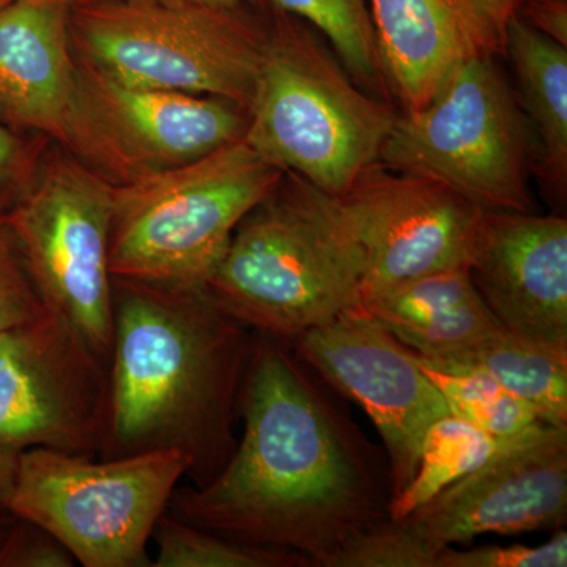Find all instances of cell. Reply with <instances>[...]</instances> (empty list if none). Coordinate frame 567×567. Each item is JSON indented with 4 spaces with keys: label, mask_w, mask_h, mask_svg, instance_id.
Listing matches in <instances>:
<instances>
[{
    "label": "cell",
    "mask_w": 567,
    "mask_h": 567,
    "mask_svg": "<svg viewBox=\"0 0 567 567\" xmlns=\"http://www.w3.org/2000/svg\"><path fill=\"white\" fill-rule=\"evenodd\" d=\"M153 539V567H308V559L281 548L251 546L186 524L164 513Z\"/></svg>",
    "instance_id": "603a6c76"
},
{
    "label": "cell",
    "mask_w": 567,
    "mask_h": 567,
    "mask_svg": "<svg viewBox=\"0 0 567 567\" xmlns=\"http://www.w3.org/2000/svg\"><path fill=\"white\" fill-rule=\"evenodd\" d=\"M11 2H13V0H0V9H3V7L9 6Z\"/></svg>",
    "instance_id": "e575fe53"
},
{
    "label": "cell",
    "mask_w": 567,
    "mask_h": 567,
    "mask_svg": "<svg viewBox=\"0 0 567 567\" xmlns=\"http://www.w3.org/2000/svg\"><path fill=\"white\" fill-rule=\"evenodd\" d=\"M514 14L537 32L567 47V0H525Z\"/></svg>",
    "instance_id": "f546056e"
},
{
    "label": "cell",
    "mask_w": 567,
    "mask_h": 567,
    "mask_svg": "<svg viewBox=\"0 0 567 567\" xmlns=\"http://www.w3.org/2000/svg\"><path fill=\"white\" fill-rule=\"evenodd\" d=\"M468 271L506 331L567 354L565 216L484 213Z\"/></svg>",
    "instance_id": "9a60e30c"
},
{
    "label": "cell",
    "mask_w": 567,
    "mask_h": 567,
    "mask_svg": "<svg viewBox=\"0 0 567 567\" xmlns=\"http://www.w3.org/2000/svg\"><path fill=\"white\" fill-rule=\"evenodd\" d=\"M73 0H13L0 9V121L62 140L78 87Z\"/></svg>",
    "instance_id": "e0dca14e"
},
{
    "label": "cell",
    "mask_w": 567,
    "mask_h": 567,
    "mask_svg": "<svg viewBox=\"0 0 567 567\" xmlns=\"http://www.w3.org/2000/svg\"><path fill=\"white\" fill-rule=\"evenodd\" d=\"M37 447L21 458L9 511L84 567H148L156 522L189 462L178 451L117 458Z\"/></svg>",
    "instance_id": "52a82bcc"
},
{
    "label": "cell",
    "mask_w": 567,
    "mask_h": 567,
    "mask_svg": "<svg viewBox=\"0 0 567 567\" xmlns=\"http://www.w3.org/2000/svg\"><path fill=\"white\" fill-rule=\"evenodd\" d=\"M404 520L436 554L483 535L559 532L567 522V427L533 425Z\"/></svg>",
    "instance_id": "5bb4252c"
},
{
    "label": "cell",
    "mask_w": 567,
    "mask_h": 567,
    "mask_svg": "<svg viewBox=\"0 0 567 567\" xmlns=\"http://www.w3.org/2000/svg\"><path fill=\"white\" fill-rule=\"evenodd\" d=\"M106 388L107 364L54 312L0 336V511L28 451L99 454Z\"/></svg>",
    "instance_id": "8fae6325"
},
{
    "label": "cell",
    "mask_w": 567,
    "mask_h": 567,
    "mask_svg": "<svg viewBox=\"0 0 567 567\" xmlns=\"http://www.w3.org/2000/svg\"><path fill=\"white\" fill-rule=\"evenodd\" d=\"M495 59L461 63L424 107L398 114L379 163L443 183L486 212L532 213L529 125Z\"/></svg>",
    "instance_id": "ba28073f"
},
{
    "label": "cell",
    "mask_w": 567,
    "mask_h": 567,
    "mask_svg": "<svg viewBox=\"0 0 567 567\" xmlns=\"http://www.w3.org/2000/svg\"><path fill=\"white\" fill-rule=\"evenodd\" d=\"M388 91L421 110L461 63L505 55L506 32L477 0H368Z\"/></svg>",
    "instance_id": "2e32d148"
},
{
    "label": "cell",
    "mask_w": 567,
    "mask_h": 567,
    "mask_svg": "<svg viewBox=\"0 0 567 567\" xmlns=\"http://www.w3.org/2000/svg\"><path fill=\"white\" fill-rule=\"evenodd\" d=\"M59 147L112 186L132 185L245 137L249 115L216 96L137 87L78 61Z\"/></svg>",
    "instance_id": "30bf717a"
},
{
    "label": "cell",
    "mask_w": 567,
    "mask_h": 567,
    "mask_svg": "<svg viewBox=\"0 0 567 567\" xmlns=\"http://www.w3.org/2000/svg\"><path fill=\"white\" fill-rule=\"evenodd\" d=\"M100 458L178 451L203 487L233 456L235 417L256 333L205 287L114 279Z\"/></svg>",
    "instance_id": "7a4b0ae2"
},
{
    "label": "cell",
    "mask_w": 567,
    "mask_h": 567,
    "mask_svg": "<svg viewBox=\"0 0 567 567\" xmlns=\"http://www.w3.org/2000/svg\"><path fill=\"white\" fill-rule=\"evenodd\" d=\"M268 13L151 0L73 2L71 44L78 61L112 80L216 96L248 111Z\"/></svg>",
    "instance_id": "8992f818"
},
{
    "label": "cell",
    "mask_w": 567,
    "mask_h": 567,
    "mask_svg": "<svg viewBox=\"0 0 567 567\" xmlns=\"http://www.w3.org/2000/svg\"><path fill=\"white\" fill-rule=\"evenodd\" d=\"M284 173L245 137L132 185L112 186V278L207 286L235 229Z\"/></svg>",
    "instance_id": "5b68a950"
},
{
    "label": "cell",
    "mask_w": 567,
    "mask_h": 567,
    "mask_svg": "<svg viewBox=\"0 0 567 567\" xmlns=\"http://www.w3.org/2000/svg\"><path fill=\"white\" fill-rule=\"evenodd\" d=\"M28 265L6 226H0V336L48 315Z\"/></svg>",
    "instance_id": "4316f807"
},
{
    "label": "cell",
    "mask_w": 567,
    "mask_h": 567,
    "mask_svg": "<svg viewBox=\"0 0 567 567\" xmlns=\"http://www.w3.org/2000/svg\"><path fill=\"white\" fill-rule=\"evenodd\" d=\"M516 436L496 439L453 413L436 421L424 436L415 476L401 494L391 499L388 516H409L443 488L486 464Z\"/></svg>",
    "instance_id": "44dd1931"
},
{
    "label": "cell",
    "mask_w": 567,
    "mask_h": 567,
    "mask_svg": "<svg viewBox=\"0 0 567 567\" xmlns=\"http://www.w3.org/2000/svg\"><path fill=\"white\" fill-rule=\"evenodd\" d=\"M47 137L0 121V226L35 182L47 155Z\"/></svg>",
    "instance_id": "484cf974"
},
{
    "label": "cell",
    "mask_w": 567,
    "mask_h": 567,
    "mask_svg": "<svg viewBox=\"0 0 567 567\" xmlns=\"http://www.w3.org/2000/svg\"><path fill=\"white\" fill-rule=\"evenodd\" d=\"M436 551L404 518H380L350 537L328 567H435Z\"/></svg>",
    "instance_id": "d4e9b609"
},
{
    "label": "cell",
    "mask_w": 567,
    "mask_h": 567,
    "mask_svg": "<svg viewBox=\"0 0 567 567\" xmlns=\"http://www.w3.org/2000/svg\"><path fill=\"white\" fill-rule=\"evenodd\" d=\"M76 565L65 547L31 522L21 520L3 567H71Z\"/></svg>",
    "instance_id": "f1b7e54d"
},
{
    "label": "cell",
    "mask_w": 567,
    "mask_h": 567,
    "mask_svg": "<svg viewBox=\"0 0 567 567\" xmlns=\"http://www.w3.org/2000/svg\"><path fill=\"white\" fill-rule=\"evenodd\" d=\"M364 270L341 199L286 171L238 224L205 289L254 333L290 344L360 306Z\"/></svg>",
    "instance_id": "3957f363"
},
{
    "label": "cell",
    "mask_w": 567,
    "mask_h": 567,
    "mask_svg": "<svg viewBox=\"0 0 567 567\" xmlns=\"http://www.w3.org/2000/svg\"><path fill=\"white\" fill-rule=\"evenodd\" d=\"M20 524L21 518L13 516L11 513H6V511H0V567H3V561H6Z\"/></svg>",
    "instance_id": "1f68e13d"
},
{
    "label": "cell",
    "mask_w": 567,
    "mask_h": 567,
    "mask_svg": "<svg viewBox=\"0 0 567 567\" xmlns=\"http://www.w3.org/2000/svg\"><path fill=\"white\" fill-rule=\"evenodd\" d=\"M73 2H87V0H73ZM151 2L173 3V6H204L216 9L254 10L268 13L271 9L270 0H151Z\"/></svg>",
    "instance_id": "4dcf8cb0"
},
{
    "label": "cell",
    "mask_w": 567,
    "mask_h": 567,
    "mask_svg": "<svg viewBox=\"0 0 567 567\" xmlns=\"http://www.w3.org/2000/svg\"><path fill=\"white\" fill-rule=\"evenodd\" d=\"M505 55L513 62L528 125L536 130L537 175L558 203L567 192V47L513 14Z\"/></svg>",
    "instance_id": "d6986e66"
},
{
    "label": "cell",
    "mask_w": 567,
    "mask_h": 567,
    "mask_svg": "<svg viewBox=\"0 0 567 567\" xmlns=\"http://www.w3.org/2000/svg\"><path fill=\"white\" fill-rule=\"evenodd\" d=\"M415 354V353H413ZM421 364L440 371H475L491 375L532 406L544 423L567 427V354L532 344L499 330L475 346Z\"/></svg>",
    "instance_id": "ffe728a7"
},
{
    "label": "cell",
    "mask_w": 567,
    "mask_h": 567,
    "mask_svg": "<svg viewBox=\"0 0 567 567\" xmlns=\"http://www.w3.org/2000/svg\"><path fill=\"white\" fill-rule=\"evenodd\" d=\"M524 2H525V0H513V11H516L517 7L522 6V3H524Z\"/></svg>",
    "instance_id": "836d02e7"
},
{
    "label": "cell",
    "mask_w": 567,
    "mask_h": 567,
    "mask_svg": "<svg viewBox=\"0 0 567 567\" xmlns=\"http://www.w3.org/2000/svg\"><path fill=\"white\" fill-rule=\"evenodd\" d=\"M244 436L203 487L178 486L166 513L251 546L328 567L388 517L390 468L339 412L292 347L256 334L240 394Z\"/></svg>",
    "instance_id": "6da1fadb"
},
{
    "label": "cell",
    "mask_w": 567,
    "mask_h": 567,
    "mask_svg": "<svg viewBox=\"0 0 567 567\" xmlns=\"http://www.w3.org/2000/svg\"><path fill=\"white\" fill-rule=\"evenodd\" d=\"M111 223V183L62 147L47 152L31 189L3 221L44 308L63 317L104 364L114 341Z\"/></svg>",
    "instance_id": "9c48e42d"
},
{
    "label": "cell",
    "mask_w": 567,
    "mask_h": 567,
    "mask_svg": "<svg viewBox=\"0 0 567 567\" xmlns=\"http://www.w3.org/2000/svg\"><path fill=\"white\" fill-rule=\"evenodd\" d=\"M339 62L312 25L271 7L245 140L282 171L344 197L379 162L398 114Z\"/></svg>",
    "instance_id": "277c9868"
},
{
    "label": "cell",
    "mask_w": 567,
    "mask_h": 567,
    "mask_svg": "<svg viewBox=\"0 0 567 567\" xmlns=\"http://www.w3.org/2000/svg\"><path fill=\"white\" fill-rule=\"evenodd\" d=\"M361 308L423 360L461 352L503 328L477 292L468 267L401 284L365 298Z\"/></svg>",
    "instance_id": "ac0fdd59"
},
{
    "label": "cell",
    "mask_w": 567,
    "mask_h": 567,
    "mask_svg": "<svg viewBox=\"0 0 567 567\" xmlns=\"http://www.w3.org/2000/svg\"><path fill=\"white\" fill-rule=\"evenodd\" d=\"M421 365L445 398L451 413L488 435L513 439L533 425L544 423L532 406L491 375L475 371H440Z\"/></svg>",
    "instance_id": "cb8c5ba5"
},
{
    "label": "cell",
    "mask_w": 567,
    "mask_h": 567,
    "mask_svg": "<svg viewBox=\"0 0 567 567\" xmlns=\"http://www.w3.org/2000/svg\"><path fill=\"white\" fill-rule=\"evenodd\" d=\"M494 18L496 24L506 32L507 21L513 17V0H477Z\"/></svg>",
    "instance_id": "d6a6232c"
},
{
    "label": "cell",
    "mask_w": 567,
    "mask_h": 567,
    "mask_svg": "<svg viewBox=\"0 0 567 567\" xmlns=\"http://www.w3.org/2000/svg\"><path fill=\"white\" fill-rule=\"evenodd\" d=\"M567 533L559 529L554 539L540 546L445 547L435 557V567H566Z\"/></svg>",
    "instance_id": "83f0119b"
},
{
    "label": "cell",
    "mask_w": 567,
    "mask_h": 567,
    "mask_svg": "<svg viewBox=\"0 0 567 567\" xmlns=\"http://www.w3.org/2000/svg\"><path fill=\"white\" fill-rule=\"evenodd\" d=\"M339 199L364 252L361 301L423 276L468 267L486 213L443 183L379 162Z\"/></svg>",
    "instance_id": "4fadbf2b"
},
{
    "label": "cell",
    "mask_w": 567,
    "mask_h": 567,
    "mask_svg": "<svg viewBox=\"0 0 567 567\" xmlns=\"http://www.w3.org/2000/svg\"><path fill=\"white\" fill-rule=\"evenodd\" d=\"M276 10L300 18L333 47L339 61L364 91L390 96L377 52L368 0H270Z\"/></svg>",
    "instance_id": "7402d4cb"
},
{
    "label": "cell",
    "mask_w": 567,
    "mask_h": 567,
    "mask_svg": "<svg viewBox=\"0 0 567 567\" xmlns=\"http://www.w3.org/2000/svg\"><path fill=\"white\" fill-rule=\"evenodd\" d=\"M324 382L363 406L385 443L391 499L415 476L429 429L451 415L445 398L385 327L360 306L289 344Z\"/></svg>",
    "instance_id": "7c38bea8"
}]
</instances>
